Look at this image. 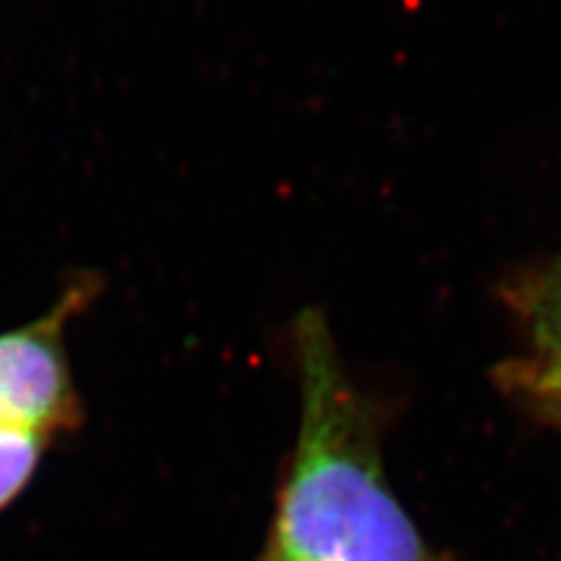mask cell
Here are the masks:
<instances>
[{"instance_id":"obj_1","label":"cell","mask_w":561,"mask_h":561,"mask_svg":"<svg viewBox=\"0 0 561 561\" xmlns=\"http://www.w3.org/2000/svg\"><path fill=\"white\" fill-rule=\"evenodd\" d=\"M300 437L280 489L272 561H424L410 517L386 486L370 428L316 309L295 323Z\"/></svg>"},{"instance_id":"obj_2","label":"cell","mask_w":561,"mask_h":561,"mask_svg":"<svg viewBox=\"0 0 561 561\" xmlns=\"http://www.w3.org/2000/svg\"><path fill=\"white\" fill-rule=\"evenodd\" d=\"M87 297L90 293L78 284L43 319L0 335V426L43 437L76 426L80 408L64 328Z\"/></svg>"},{"instance_id":"obj_3","label":"cell","mask_w":561,"mask_h":561,"mask_svg":"<svg viewBox=\"0 0 561 561\" xmlns=\"http://www.w3.org/2000/svg\"><path fill=\"white\" fill-rule=\"evenodd\" d=\"M43 447V435L0 426V507L12 503L28 484Z\"/></svg>"},{"instance_id":"obj_4","label":"cell","mask_w":561,"mask_h":561,"mask_svg":"<svg viewBox=\"0 0 561 561\" xmlns=\"http://www.w3.org/2000/svg\"><path fill=\"white\" fill-rule=\"evenodd\" d=\"M540 391L561 410V358L540 375Z\"/></svg>"},{"instance_id":"obj_5","label":"cell","mask_w":561,"mask_h":561,"mask_svg":"<svg viewBox=\"0 0 561 561\" xmlns=\"http://www.w3.org/2000/svg\"><path fill=\"white\" fill-rule=\"evenodd\" d=\"M559 313H561V300H559ZM561 321V319H559Z\"/></svg>"},{"instance_id":"obj_6","label":"cell","mask_w":561,"mask_h":561,"mask_svg":"<svg viewBox=\"0 0 561 561\" xmlns=\"http://www.w3.org/2000/svg\"><path fill=\"white\" fill-rule=\"evenodd\" d=\"M267 561H272V559H267Z\"/></svg>"}]
</instances>
